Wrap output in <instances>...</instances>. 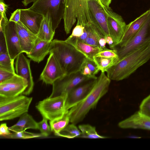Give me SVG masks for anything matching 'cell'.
I'll return each instance as SVG.
<instances>
[{"instance_id":"obj_1","label":"cell","mask_w":150,"mask_h":150,"mask_svg":"<svg viewBox=\"0 0 150 150\" xmlns=\"http://www.w3.org/2000/svg\"><path fill=\"white\" fill-rule=\"evenodd\" d=\"M150 59V42L128 55L106 71L111 80L119 81L128 78Z\"/></svg>"},{"instance_id":"obj_2","label":"cell","mask_w":150,"mask_h":150,"mask_svg":"<svg viewBox=\"0 0 150 150\" xmlns=\"http://www.w3.org/2000/svg\"><path fill=\"white\" fill-rule=\"evenodd\" d=\"M111 80L101 72L95 85L82 101L69 110L70 122L76 125L82 121L89 111L96 106L100 99L108 92Z\"/></svg>"},{"instance_id":"obj_3","label":"cell","mask_w":150,"mask_h":150,"mask_svg":"<svg viewBox=\"0 0 150 150\" xmlns=\"http://www.w3.org/2000/svg\"><path fill=\"white\" fill-rule=\"evenodd\" d=\"M52 53L65 75L80 71L86 56L68 41L54 39L51 42L49 53Z\"/></svg>"},{"instance_id":"obj_4","label":"cell","mask_w":150,"mask_h":150,"mask_svg":"<svg viewBox=\"0 0 150 150\" xmlns=\"http://www.w3.org/2000/svg\"><path fill=\"white\" fill-rule=\"evenodd\" d=\"M89 0H66L63 19L67 34L70 33L76 20L77 23L81 24L84 26L91 23L88 6Z\"/></svg>"},{"instance_id":"obj_5","label":"cell","mask_w":150,"mask_h":150,"mask_svg":"<svg viewBox=\"0 0 150 150\" xmlns=\"http://www.w3.org/2000/svg\"><path fill=\"white\" fill-rule=\"evenodd\" d=\"M32 99L22 94L11 98L0 96V120H12L27 112Z\"/></svg>"},{"instance_id":"obj_6","label":"cell","mask_w":150,"mask_h":150,"mask_svg":"<svg viewBox=\"0 0 150 150\" xmlns=\"http://www.w3.org/2000/svg\"><path fill=\"white\" fill-rule=\"evenodd\" d=\"M66 0H36L29 8L45 16H50L52 27L55 30L63 18Z\"/></svg>"},{"instance_id":"obj_7","label":"cell","mask_w":150,"mask_h":150,"mask_svg":"<svg viewBox=\"0 0 150 150\" xmlns=\"http://www.w3.org/2000/svg\"><path fill=\"white\" fill-rule=\"evenodd\" d=\"M67 94L39 101L35 107L42 117L50 121L61 117L66 111L65 105Z\"/></svg>"},{"instance_id":"obj_8","label":"cell","mask_w":150,"mask_h":150,"mask_svg":"<svg viewBox=\"0 0 150 150\" xmlns=\"http://www.w3.org/2000/svg\"><path fill=\"white\" fill-rule=\"evenodd\" d=\"M150 42V16L137 33L122 46L116 48L118 61Z\"/></svg>"},{"instance_id":"obj_9","label":"cell","mask_w":150,"mask_h":150,"mask_svg":"<svg viewBox=\"0 0 150 150\" xmlns=\"http://www.w3.org/2000/svg\"><path fill=\"white\" fill-rule=\"evenodd\" d=\"M91 78H93L83 76L80 71L65 75L52 84V93L49 97L53 98L66 94L80 83Z\"/></svg>"},{"instance_id":"obj_10","label":"cell","mask_w":150,"mask_h":150,"mask_svg":"<svg viewBox=\"0 0 150 150\" xmlns=\"http://www.w3.org/2000/svg\"><path fill=\"white\" fill-rule=\"evenodd\" d=\"M88 3L91 22L105 37L110 35L107 16L103 5L96 0H89Z\"/></svg>"},{"instance_id":"obj_11","label":"cell","mask_w":150,"mask_h":150,"mask_svg":"<svg viewBox=\"0 0 150 150\" xmlns=\"http://www.w3.org/2000/svg\"><path fill=\"white\" fill-rule=\"evenodd\" d=\"M97 78H91L82 82L67 93L66 111L69 110L85 98L95 85Z\"/></svg>"},{"instance_id":"obj_12","label":"cell","mask_w":150,"mask_h":150,"mask_svg":"<svg viewBox=\"0 0 150 150\" xmlns=\"http://www.w3.org/2000/svg\"><path fill=\"white\" fill-rule=\"evenodd\" d=\"M103 5L107 13L109 33L113 40L114 46L121 40L127 25L120 15L114 12L110 7Z\"/></svg>"},{"instance_id":"obj_13","label":"cell","mask_w":150,"mask_h":150,"mask_svg":"<svg viewBox=\"0 0 150 150\" xmlns=\"http://www.w3.org/2000/svg\"><path fill=\"white\" fill-rule=\"evenodd\" d=\"M27 86L25 80L16 74L10 79L0 83V96L11 98L22 95Z\"/></svg>"},{"instance_id":"obj_14","label":"cell","mask_w":150,"mask_h":150,"mask_svg":"<svg viewBox=\"0 0 150 150\" xmlns=\"http://www.w3.org/2000/svg\"><path fill=\"white\" fill-rule=\"evenodd\" d=\"M4 33L8 54L11 58L14 60L22 52L16 23L8 21L5 26Z\"/></svg>"},{"instance_id":"obj_15","label":"cell","mask_w":150,"mask_h":150,"mask_svg":"<svg viewBox=\"0 0 150 150\" xmlns=\"http://www.w3.org/2000/svg\"><path fill=\"white\" fill-rule=\"evenodd\" d=\"M45 66L40 74V80L47 84H52L65 74L52 53H50Z\"/></svg>"},{"instance_id":"obj_16","label":"cell","mask_w":150,"mask_h":150,"mask_svg":"<svg viewBox=\"0 0 150 150\" xmlns=\"http://www.w3.org/2000/svg\"><path fill=\"white\" fill-rule=\"evenodd\" d=\"M15 70L16 74L22 77L26 81L27 86L23 94L29 95L32 92L34 83L30 67V60L22 52L16 58Z\"/></svg>"},{"instance_id":"obj_17","label":"cell","mask_w":150,"mask_h":150,"mask_svg":"<svg viewBox=\"0 0 150 150\" xmlns=\"http://www.w3.org/2000/svg\"><path fill=\"white\" fill-rule=\"evenodd\" d=\"M150 16V8L134 21L127 25L124 35L120 42L111 49L120 47L129 41L139 30Z\"/></svg>"},{"instance_id":"obj_18","label":"cell","mask_w":150,"mask_h":150,"mask_svg":"<svg viewBox=\"0 0 150 150\" xmlns=\"http://www.w3.org/2000/svg\"><path fill=\"white\" fill-rule=\"evenodd\" d=\"M44 16L28 8L21 9L20 21L29 30L37 35Z\"/></svg>"},{"instance_id":"obj_19","label":"cell","mask_w":150,"mask_h":150,"mask_svg":"<svg viewBox=\"0 0 150 150\" xmlns=\"http://www.w3.org/2000/svg\"><path fill=\"white\" fill-rule=\"evenodd\" d=\"M118 126L122 129H142L150 130V116L138 111L120 121Z\"/></svg>"},{"instance_id":"obj_20","label":"cell","mask_w":150,"mask_h":150,"mask_svg":"<svg viewBox=\"0 0 150 150\" xmlns=\"http://www.w3.org/2000/svg\"><path fill=\"white\" fill-rule=\"evenodd\" d=\"M16 26L22 52L27 54L33 47L37 36L27 29L20 21L16 23Z\"/></svg>"},{"instance_id":"obj_21","label":"cell","mask_w":150,"mask_h":150,"mask_svg":"<svg viewBox=\"0 0 150 150\" xmlns=\"http://www.w3.org/2000/svg\"><path fill=\"white\" fill-rule=\"evenodd\" d=\"M51 41L38 38L31 51L27 54V57L34 62L40 63L49 53Z\"/></svg>"},{"instance_id":"obj_22","label":"cell","mask_w":150,"mask_h":150,"mask_svg":"<svg viewBox=\"0 0 150 150\" xmlns=\"http://www.w3.org/2000/svg\"><path fill=\"white\" fill-rule=\"evenodd\" d=\"M66 40L74 45L87 58L91 60H93L94 57L103 50L100 47L91 45L81 41L77 38L66 39Z\"/></svg>"},{"instance_id":"obj_23","label":"cell","mask_w":150,"mask_h":150,"mask_svg":"<svg viewBox=\"0 0 150 150\" xmlns=\"http://www.w3.org/2000/svg\"><path fill=\"white\" fill-rule=\"evenodd\" d=\"M28 129H38V122L27 112L21 115L16 123L9 127V129L13 132L25 131Z\"/></svg>"},{"instance_id":"obj_24","label":"cell","mask_w":150,"mask_h":150,"mask_svg":"<svg viewBox=\"0 0 150 150\" xmlns=\"http://www.w3.org/2000/svg\"><path fill=\"white\" fill-rule=\"evenodd\" d=\"M55 32L52 29L50 16L47 13L44 16L36 35L38 38L42 40L51 41L53 40Z\"/></svg>"},{"instance_id":"obj_25","label":"cell","mask_w":150,"mask_h":150,"mask_svg":"<svg viewBox=\"0 0 150 150\" xmlns=\"http://www.w3.org/2000/svg\"><path fill=\"white\" fill-rule=\"evenodd\" d=\"M70 122L68 110L65 112L61 117L50 121L52 131H53L56 135L58 136L60 132L69 125Z\"/></svg>"},{"instance_id":"obj_26","label":"cell","mask_w":150,"mask_h":150,"mask_svg":"<svg viewBox=\"0 0 150 150\" xmlns=\"http://www.w3.org/2000/svg\"><path fill=\"white\" fill-rule=\"evenodd\" d=\"M81 132L79 137L90 139H104L108 137L98 134L95 127L89 124H83L78 126Z\"/></svg>"},{"instance_id":"obj_27","label":"cell","mask_w":150,"mask_h":150,"mask_svg":"<svg viewBox=\"0 0 150 150\" xmlns=\"http://www.w3.org/2000/svg\"><path fill=\"white\" fill-rule=\"evenodd\" d=\"M93 60L97 65L100 71L101 72H105L116 63L118 59L95 56L93 57Z\"/></svg>"},{"instance_id":"obj_28","label":"cell","mask_w":150,"mask_h":150,"mask_svg":"<svg viewBox=\"0 0 150 150\" xmlns=\"http://www.w3.org/2000/svg\"><path fill=\"white\" fill-rule=\"evenodd\" d=\"M14 60L11 58L8 53H0V68L16 73L14 66Z\"/></svg>"},{"instance_id":"obj_29","label":"cell","mask_w":150,"mask_h":150,"mask_svg":"<svg viewBox=\"0 0 150 150\" xmlns=\"http://www.w3.org/2000/svg\"><path fill=\"white\" fill-rule=\"evenodd\" d=\"M81 132L76 125L73 123L68 125L60 133L58 136L71 139L79 137Z\"/></svg>"},{"instance_id":"obj_30","label":"cell","mask_w":150,"mask_h":150,"mask_svg":"<svg viewBox=\"0 0 150 150\" xmlns=\"http://www.w3.org/2000/svg\"><path fill=\"white\" fill-rule=\"evenodd\" d=\"M43 137L40 134H36L28 132L25 131L14 132L9 135L8 138L12 139H28Z\"/></svg>"},{"instance_id":"obj_31","label":"cell","mask_w":150,"mask_h":150,"mask_svg":"<svg viewBox=\"0 0 150 150\" xmlns=\"http://www.w3.org/2000/svg\"><path fill=\"white\" fill-rule=\"evenodd\" d=\"M47 120L45 117H43L42 120L38 122V129L40 131L43 137L48 136L52 131L50 127L48 124Z\"/></svg>"},{"instance_id":"obj_32","label":"cell","mask_w":150,"mask_h":150,"mask_svg":"<svg viewBox=\"0 0 150 150\" xmlns=\"http://www.w3.org/2000/svg\"><path fill=\"white\" fill-rule=\"evenodd\" d=\"M139 111L143 114L150 116V94L142 101Z\"/></svg>"},{"instance_id":"obj_33","label":"cell","mask_w":150,"mask_h":150,"mask_svg":"<svg viewBox=\"0 0 150 150\" xmlns=\"http://www.w3.org/2000/svg\"><path fill=\"white\" fill-rule=\"evenodd\" d=\"M95 56L110 58H118V55L115 50L109 49L106 47L100 51Z\"/></svg>"},{"instance_id":"obj_34","label":"cell","mask_w":150,"mask_h":150,"mask_svg":"<svg viewBox=\"0 0 150 150\" xmlns=\"http://www.w3.org/2000/svg\"><path fill=\"white\" fill-rule=\"evenodd\" d=\"M84 29L85 26L81 24L77 23L76 25L72 30L71 34L67 39L79 38L83 34Z\"/></svg>"},{"instance_id":"obj_35","label":"cell","mask_w":150,"mask_h":150,"mask_svg":"<svg viewBox=\"0 0 150 150\" xmlns=\"http://www.w3.org/2000/svg\"><path fill=\"white\" fill-rule=\"evenodd\" d=\"M85 62L90 69L92 76L94 77H97L96 75L99 72L100 70L95 62L92 60L86 58Z\"/></svg>"},{"instance_id":"obj_36","label":"cell","mask_w":150,"mask_h":150,"mask_svg":"<svg viewBox=\"0 0 150 150\" xmlns=\"http://www.w3.org/2000/svg\"><path fill=\"white\" fill-rule=\"evenodd\" d=\"M4 28H0V53H8L4 33Z\"/></svg>"},{"instance_id":"obj_37","label":"cell","mask_w":150,"mask_h":150,"mask_svg":"<svg viewBox=\"0 0 150 150\" xmlns=\"http://www.w3.org/2000/svg\"><path fill=\"white\" fill-rule=\"evenodd\" d=\"M16 74L0 68V83L10 79Z\"/></svg>"},{"instance_id":"obj_38","label":"cell","mask_w":150,"mask_h":150,"mask_svg":"<svg viewBox=\"0 0 150 150\" xmlns=\"http://www.w3.org/2000/svg\"><path fill=\"white\" fill-rule=\"evenodd\" d=\"M81 74L83 76L91 78H96L92 75L91 71L85 62L83 63L80 70Z\"/></svg>"},{"instance_id":"obj_39","label":"cell","mask_w":150,"mask_h":150,"mask_svg":"<svg viewBox=\"0 0 150 150\" xmlns=\"http://www.w3.org/2000/svg\"><path fill=\"white\" fill-rule=\"evenodd\" d=\"M12 133L10 132L9 127L6 123H4L1 124L0 127V135L6 138L10 135Z\"/></svg>"},{"instance_id":"obj_40","label":"cell","mask_w":150,"mask_h":150,"mask_svg":"<svg viewBox=\"0 0 150 150\" xmlns=\"http://www.w3.org/2000/svg\"><path fill=\"white\" fill-rule=\"evenodd\" d=\"M8 8V5L5 4L3 0H0V14L1 18H7L6 14V13Z\"/></svg>"},{"instance_id":"obj_41","label":"cell","mask_w":150,"mask_h":150,"mask_svg":"<svg viewBox=\"0 0 150 150\" xmlns=\"http://www.w3.org/2000/svg\"><path fill=\"white\" fill-rule=\"evenodd\" d=\"M21 9H17L11 14L9 21L16 23L20 21Z\"/></svg>"},{"instance_id":"obj_42","label":"cell","mask_w":150,"mask_h":150,"mask_svg":"<svg viewBox=\"0 0 150 150\" xmlns=\"http://www.w3.org/2000/svg\"><path fill=\"white\" fill-rule=\"evenodd\" d=\"M106 43L109 46L111 49L114 45V42L112 38L110 36H107L105 37Z\"/></svg>"},{"instance_id":"obj_43","label":"cell","mask_w":150,"mask_h":150,"mask_svg":"<svg viewBox=\"0 0 150 150\" xmlns=\"http://www.w3.org/2000/svg\"><path fill=\"white\" fill-rule=\"evenodd\" d=\"M100 2L104 6L109 7V5L110 4L112 0H100Z\"/></svg>"},{"instance_id":"obj_44","label":"cell","mask_w":150,"mask_h":150,"mask_svg":"<svg viewBox=\"0 0 150 150\" xmlns=\"http://www.w3.org/2000/svg\"><path fill=\"white\" fill-rule=\"evenodd\" d=\"M36 0H23L22 1V2L24 6H26L30 3L34 2Z\"/></svg>"},{"instance_id":"obj_45","label":"cell","mask_w":150,"mask_h":150,"mask_svg":"<svg viewBox=\"0 0 150 150\" xmlns=\"http://www.w3.org/2000/svg\"><path fill=\"white\" fill-rule=\"evenodd\" d=\"M99 2H100V0H98Z\"/></svg>"}]
</instances>
